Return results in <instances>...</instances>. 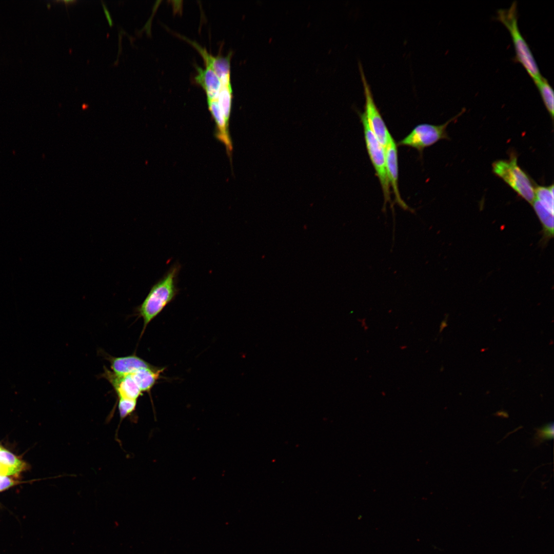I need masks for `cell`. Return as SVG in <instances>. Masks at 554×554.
<instances>
[{
  "label": "cell",
  "instance_id": "obj_4",
  "mask_svg": "<svg viewBox=\"0 0 554 554\" xmlns=\"http://www.w3.org/2000/svg\"><path fill=\"white\" fill-rule=\"evenodd\" d=\"M464 112L465 109H463L455 116L441 125H436L427 123L419 124L414 127L407 136L400 141L398 145L409 147L421 152L425 148L433 145L441 140L449 139L446 131L447 126L457 120Z\"/></svg>",
  "mask_w": 554,
  "mask_h": 554
},
{
  "label": "cell",
  "instance_id": "obj_3",
  "mask_svg": "<svg viewBox=\"0 0 554 554\" xmlns=\"http://www.w3.org/2000/svg\"><path fill=\"white\" fill-rule=\"evenodd\" d=\"M493 172L503 180L521 197L531 204L535 199V187L528 174L518 164L512 153L508 160H497L492 165Z\"/></svg>",
  "mask_w": 554,
  "mask_h": 554
},
{
  "label": "cell",
  "instance_id": "obj_10",
  "mask_svg": "<svg viewBox=\"0 0 554 554\" xmlns=\"http://www.w3.org/2000/svg\"><path fill=\"white\" fill-rule=\"evenodd\" d=\"M112 372L117 375L130 374L143 368H153V366L135 354L126 357L107 356Z\"/></svg>",
  "mask_w": 554,
  "mask_h": 554
},
{
  "label": "cell",
  "instance_id": "obj_7",
  "mask_svg": "<svg viewBox=\"0 0 554 554\" xmlns=\"http://www.w3.org/2000/svg\"><path fill=\"white\" fill-rule=\"evenodd\" d=\"M386 168L388 182L392 189L396 202L403 208L407 209L408 207L401 198L398 185V160L397 144L390 134L384 147Z\"/></svg>",
  "mask_w": 554,
  "mask_h": 554
},
{
  "label": "cell",
  "instance_id": "obj_18",
  "mask_svg": "<svg viewBox=\"0 0 554 554\" xmlns=\"http://www.w3.org/2000/svg\"><path fill=\"white\" fill-rule=\"evenodd\" d=\"M553 185L547 187L535 185V199L541 204L554 212Z\"/></svg>",
  "mask_w": 554,
  "mask_h": 554
},
{
  "label": "cell",
  "instance_id": "obj_6",
  "mask_svg": "<svg viewBox=\"0 0 554 554\" xmlns=\"http://www.w3.org/2000/svg\"><path fill=\"white\" fill-rule=\"evenodd\" d=\"M359 67L365 98V109L363 113L370 129L380 143L385 147L391 134L374 102L370 87L366 78L360 62L359 63Z\"/></svg>",
  "mask_w": 554,
  "mask_h": 554
},
{
  "label": "cell",
  "instance_id": "obj_23",
  "mask_svg": "<svg viewBox=\"0 0 554 554\" xmlns=\"http://www.w3.org/2000/svg\"><path fill=\"white\" fill-rule=\"evenodd\" d=\"M2 448V447L0 446V448Z\"/></svg>",
  "mask_w": 554,
  "mask_h": 554
},
{
  "label": "cell",
  "instance_id": "obj_19",
  "mask_svg": "<svg viewBox=\"0 0 554 554\" xmlns=\"http://www.w3.org/2000/svg\"><path fill=\"white\" fill-rule=\"evenodd\" d=\"M553 437V423H548L540 428L537 429L533 439V444L539 445L546 440L552 439Z\"/></svg>",
  "mask_w": 554,
  "mask_h": 554
},
{
  "label": "cell",
  "instance_id": "obj_12",
  "mask_svg": "<svg viewBox=\"0 0 554 554\" xmlns=\"http://www.w3.org/2000/svg\"><path fill=\"white\" fill-rule=\"evenodd\" d=\"M197 71L194 76L195 82L200 85L205 91L207 99H216L221 87V82L216 73L210 67L202 68L195 66Z\"/></svg>",
  "mask_w": 554,
  "mask_h": 554
},
{
  "label": "cell",
  "instance_id": "obj_20",
  "mask_svg": "<svg viewBox=\"0 0 554 554\" xmlns=\"http://www.w3.org/2000/svg\"><path fill=\"white\" fill-rule=\"evenodd\" d=\"M137 400L118 399V408L121 419L131 414L136 408Z\"/></svg>",
  "mask_w": 554,
  "mask_h": 554
},
{
  "label": "cell",
  "instance_id": "obj_21",
  "mask_svg": "<svg viewBox=\"0 0 554 554\" xmlns=\"http://www.w3.org/2000/svg\"><path fill=\"white\" fill-rule=\"evenodd\" d=\"M17 482L10 477L0 474V492L16 484Z\"/></svg>",
  "mask_w": 554,
  "mask_h": 554
},
{
  "label": "cell",
  "instance_id": "obj_5",
  "mask_svg": "<svg viewBox=\"0 0 554 554\" xmlns=\"http://www.w3.org/2000/svg\"><path fill=\"white\" fill-rule=\"evenodd\" d=\"M359 115L363 127L367 152L380 183L386 203L390 202V187L387 176L384 147L370 129L363 113H359Z\"/></svg>",
  "mask_w": 554,
  "mask_h": 554
},
{
  "label": "cell",
  "instance_id": "obj_22",
  "mask_svg": "<svg viewBox=\"0 0 554 554\" xmlns=\"http://www.w3.org/2000/svg\"><path fill=\"white\" fill-rule=\"evenodd\" d=\"M102 5H103V8H104V12H105V14L106 15V18H107V20L108 21V23H109V24L110 26L111 27L112 26V25H113V23H112V20L111 17L110 16V13H109V11L108 10V9L106 8V7L105 5H104V4L103 2H102Z\"/></svg>",
  "mask_w": 554,
  "mask_h": 554
},
{
  "label": "cell",
  "instance_id": "obj_13",
  "mask_svg": "<svg viewBox=\"0 0 554 554\" xmlns=\"http://www.w3.org/2000/svg\"><path fill=\"white\" fill-rule=\"evenodd\" d=\"M165 370V367L156 366L153 368L140 369L130 375L142 392H149L160 379L161 374Z\"/></svg>",
  "mask_w": 554,
  "mask_h": 554
},
{
  "label": "cell",
  "instance_id": "obj_8",
  "mask_svg": "<svg viewBox=\"0 0 554 554\" xmlns=\"http://www.w3.org/2000/svg\"><path fill=\"white\" fill-rule=\"evenodd\" d=\"M104 370L102 376L111 384L118 399L137 400L143 394L130 374L121 375L106 368Z\"/></svg>",
  "mask_w": 554,
  "mask_h": 554
},
{
  "label": "cell",
  "instance_id": "obj_9",
  "mask_svg": "<svg viewBox=\"0 0 554 554\" xmlns=\"http://www.w3.org/2000/svg\"><path fill=\"white\" fill-rule=\"evenodd\" d=\"M200 52L206 66L211 68L220 78L222 85L231 84L230 82V58L231 53L227 56H212L206 49L203 48L196 42L185 38Z\"/></svg>",
  "mask_w": 554,
  "mask_h": 554
},
{
  "label": "cell",
  "instance_id": "obj_17",
  "mask_svg": "<svg viewBox=\"0 0 554 554\" xmlns=\"http://www.w3.org/2000/svg\"><path fill=\"white\" fill-rule=\"evenodd\" d=\"M232 91L231 85H222L216 100L227 125L231 109Z\"/></svg>",
  "mask_w": 554,
  "mask_h": 554
},
{
  "label": "cell",
  "instance_id": "obj_16",
  "mask_svg": "<svg viewBox=\"0 0 554 554\" xmlns=\"http://www.w3.org/2000/svg\"><path fill=\"white\" fill-rule=\"evenodd\" d=\"M540 94L543 103L552 120L554 116V93L548 81L543 76L533 81Z\"/></svg>",
  "mask_w": 554,
  "mask_h": 554
},
{
  "label": "cell",
  "instance_id": "obj_1",
  "mask_svg": "<svg viewBox=\"0 0 554 554\" xmlns=\"http://www.w3.org/2000/svg\"><path fill=\"white\" fill-rule=\"evenodd\" d=\"M181 266L176 264L151 288L147 295L136 308L137 315L143 320L141 337L149 324L175 298L179 292L177 279Z\"/></svg>",
  "mask_w": 554,
  "mask_h": 554
},
{
  "label": "cell",
  "instance_id": "obj_11",
  "mask_svg": "<svg viewBox=\"0 0 554 554\" xmlns=\"http://www.w3.org/2000/svg\"><path fill=\"white\" fill-rule=\"evenodd\" d=\"M209 110L216 125L215 136L225 145L227 152L230 155L232 146L230 136L229 126L226 123L223 114L216 99H207Z\"/></svg>",
  "mask_w": 554,
  "mask_h": 554
},
{
  "label": "cell",
  "instance_id": "obj_15",
  "mask_svg": "<svg viewBox=\"0 0 554 554\" xmlns=\"http://www.w3.org/2000/svg\"><path fill=\"white\" fill-rule=\"evenodd\" d=\"M1 474L11 476L17 474L27 468L26 463L9 450L0 448Z\"/></svg>",
  "mask_w": 554,
  "mask_h": 554
},
{
  "label": "cell",
  "instance_id": "obj_14",
  "mask_svg": "<svg viewBox=\"0 0 554 554\" xmlns=\"http://www.w3.org/2000/svg\"><path fill=\"white\" fill-rule=\"evenodd\" d=\"M542 227V243L546 244L553 237L554 212L549 210L535 199L531 204Z\"/></svg>",
  "mask_w": 554,
  "mask_h": 554
},
{
  "label": "cell",
  "instance_id": "obj_2",
  "mask_svg": "<svg viewBox=\"0 0 554 554\" xmlns=\"http://www.w3.org/2000/svg\"><path fill=\"white\" fill-rule=\"evenodd\" d=\"M497 19L509 32L516 52V61L523 66L533 81L541 78L542 75L538 65L519 28L517 2H513L507 9H499Z\"/></svg>",
  "mask_w": 554,
  "mask_h": 554
}]
</instances>
